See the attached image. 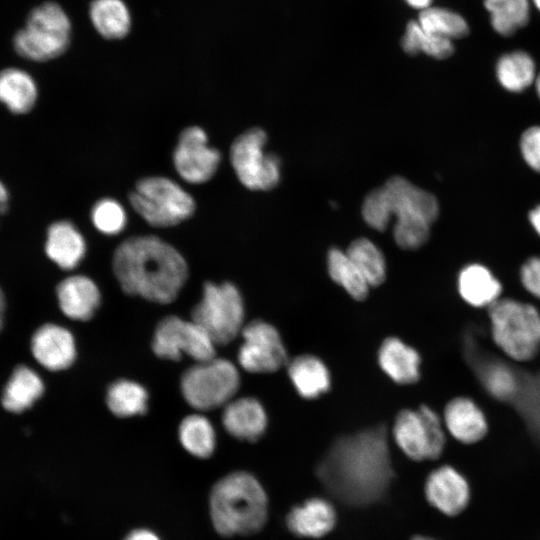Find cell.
<instances>
[{
    "mask_svg": "<svg viewBox=\"0 0 540 540\" xmlns=\"http://www.w3.org/2000/svg\"><path fill=\"white\" fill-rule=\"evenodd\" d=\"M496 77L508 91L521 92L536 79V64L526 51L515 50L503 54L497 61Z\"/></svg>",
    "mask_w": 540,
    "mask_h": 540,
    "instance_id": "obj_28",
    "label": "cell"
},
{
    "mask_svg": "<svg viewBox=\"0 0 540 540\" xmlns=\"http://www.w3.org/2000/svg\"><path fill=\"white\" fill-rule=\"evenodd\" d=\"M493 30L504 37L514 35L530 20V0H484Z\"/></svg>",
    "mask_w": 540,
    "mask_h": 540,
    "instance_id": "obj_30",
    "label": "cell"
},
{
    "mask_svg": "<svg viewBox=\"0 0 540 540\" xmlns=\"http://www.w3.org/2000/svg\"><path fill=\"white\" fill-rule=\"evenodd\" d=\"M135 212L155 227H171L195 212L193 197L174 180L164 176L140 179L129 195Z\"/></svg>",
    "mask_w": 540,
    "mask_h": 540,
    "instance_id": "obj_7",
    "label": "cell"
},
{
    "mask_svg": "<svg viewBox=\"0 0 540 540\" xmlns=\"http://www.w3.org/2000/svg\"><path fill=\"white\" fill-rule=\"evenodd\" d=\"M221 153L209 146L208 136L199 126H189L179 135L173 151V164L177 174L191 184L209 181L218 170Z\"/></svg>",
    "mask_w": 540,
    "mask_h": 540,
    "instance_id": "obj_14",
    "label": "cell"
},
{
    "mask_svg": "<svg viewBox=\"0 0 540 540\" xmlns=\"http://www.w3.org/2000/svg\"><path fill=\"white\" fill-rule=\"evenodd\" d=\"M179 440L185 450L193 456L207 458L215 448L214 428L203 415H189L179 426Z\"/></svg>",
    "mask_w": 540,
    "mask_h": 540,
    "instance_id": "obj_32",
    "label": "cell"
},
{
    "mask_svg": "<svg viewBox=\"0 0 540 540\" xmlns=\"http://www.w3.org/2000/svg\"><path fill=\"white\" fill-rule=\"evenodd\" d=\"M9 194L7 188L0 180V216L4 214L8 208Z\"/></svg>",
    "mask_w": 540,
    "mask_h": 540,
    "instance_id": "obj_42",
    "label": "cell"
},
{
    "mask_svg": "<svg viewBox=\"0 0 540 540\" xmlns=\"http://www.w3.org/2000/svg\"><path fill=\"white\" fill-rule=\"evenodd\" d=\"M377 362L382 372L396 384L411 385L421 378L420 353L396 336L387 337L381 342Z\"/></svg>",
    "mask_w": 540,
    "mask_h": 540,
    "instance_id": "obj_18",
    "label": "cell"
},
{
    "mask_svg": "<svg viewBox=\"0 0 540 540\" xmlns=\"http://www.w3.org/2000/svg\"><path fill=\"white\" fill-rule=\"evenodd\" d=\"M496 347L510 360L528 362L540 351V311L530 302L501 297L487 309Z\"/></svg>",
    "mask_w": 540,
    "mask_h": 540,
    "instance_id": "obj_4",
    "label": "cell"
},
{
    "mask_svg": "<svg viewBox=\"0 0 540 540\" xmlns=\"http://www.w3.org/2000/svg\"><path fill=\"white\" fill-rule=\"evenodd\" d=\"M370 287L381 285L387 276V264L382 251L369 239L354 240L346 250Z\"/></svg>",
    "mask_w": 540,
    "mask_h": 540,
    "instance_id": "obj_33",
    "label": "cell"
},
{
    "mask_svg": "<svg viewBox=\"0 0 540 540\" xmlns=\"http://www.w3.org/2000/svg\"><path fill=\"white\" fill-rule=\"evenodd\" d=\"M536 9L540 12V0H531Z\"/></svg>",
    "mask_w": 540,
    "mask_h": 540,
    "instance_id": "obj_48",
    "label": "cell"
},
{
    "mask_svg": "<svg viewBox=\"0 0 540 540\" xmlns=\"http://www.w3.org/2000/svg\"><path fill=\"white\" fill-rule=\"evenodd\" d=\"M113 270L126 293L161 304L175 300L188 276L180 252L153 235L124 240L115 250Z\"/></svg>",
    "mask_w": 540,
    "mask_h": 540,
    "instance_id": "obj_2",
    "label": "cell"
},
{
    "mask_svg": "<svg viewBox=\"0 0 540 540\" xmlns=\"http://www.w3.org/2000/svg\"><path fill=\"white\" fill-rule=\"evenodd\" d=\"M479 378L484 389L498 400H509L516 396L519 381L515 371L498 360L484 362L479 368Z\"/></svg>",
    "mask_w": 540,
    "mask_h": 540,
    "instance_id": "obj_36",
    "label": "cell"
},
{
    "mask_svg": "<svg viewBox=\"0 0 540 540\" xmlns=\"http://www.w3.org/2000/svg\"><path fill=\"white\" fill-rule=\"evenodd\" d=\"M519 279L524 290L540 300V256H533L522 264Z\"/></svg>",
    "mask_w": 540,
    "mask_h": 540,
    "instance_id": "obj_40",
    "label": "cell"
},
{
    "mask_svg": "<svg viewBox=\"0 0 540 540\" xmlns=\"http://www.w3.org/2000/svg\"><path fill=\"white\" fill-rule=\"evenodd\" d=\"M30 347L34 359L50 371L67 369L76 357L73 335L66 328L52 323L44 324L34 332Z\"/></svg>",
    "mask_w": 540,
    "mask_h": 540,
    "instance_id": "obj_16",
    "label": "cell"
},
{
    "mask_svg": "<svg viewBox=\"0 0 540 540\" xmlns=\"http://www.w3.org/2000/svg\"><path fill=\"white\" fill-rule=\"evenodd\" d=\"M89 15L94 28L106 39H121L130 31V12L122 0H93Z\"/></svg>",
    "mask_w": 540,
    "mask_h": 540,
    "instance_id": "obj_27",
    "label": "cell"
},
{
    "mask_svg": "<svg viewBox=\"0 0 540 540\" xmlns=\"http://www.w3.org/2000/svg\"><path fill=\"white\" fill-rule=\"evenodd\" d=\"M316 476L345 505L362 507L384 499L395 476L386 426L377 424L335 439L318 463Z\"/></svg>",
    "mask_w": 540,
    "mask_h": 540,
    "instance_id": "obj_1",
    "label": "cell"
},
{
    "mask_svg": "<svg viewBox=\"0 0 540 540\" xmlns=\"http://www.w3.org/2000/svg\"><path fill=\"white\" fill-rule=\"evenodd\" d=\"M125 540H160L158 536L147 529H137L128 534Z\"/></svg>",
    "mask_w": 540,
    "mask_h": 540,
    "instance_id": "obj_41",
    "label": "cell"
},
{
    "mask_svg": "<svg viewBox=\"0 0 540 540\" xmlns=\"http://www.w3.org/2000/svg\"><path fill=\"white\" fill-rule=\"evenodd\" d=\"M535 86H536V91H537V94L540 98V71L539 73L537 74L536 76V79H535Z\"/></svg>",
    "mask_w": 540,
    "mask_h": 540,
    "instance_id": "obj_46",
    "label": "cell"
},
{
    "mask_svg": "<svg viewBox=\"0 0 540 540\" xmlns=\"http://www.w3.org/2000/svg\"><path fill=\"white\" fill-rule=\"evenodd\" d=\"M520 150L525 162L540 173V126L530 127L523 132Z\"/></svg>",
    "mask_w": 540,
    "mask_h": 540,
    "instance_id": "obj_39",
    "label": "cell"
},
{
    "mask_svg": "<svg viewBox=\"0 0 540 540\" xmlns=\"http://www.w3.org/2000/svg\"><path fill=\"white\" fill-rule=\"evenodd\" d=\"M417 22L426 32L452 41L469 34L466 19L448 8L430 6L421 10Z\"/></svg>",
    "mask_w": 540,
    "mask_h": 540,
    "instance_id": "obj_34",
    "label": "cell"
},
{
    "mask_svg": "<svg viewBox=\"0 0 540 540\" xmlns=\"http://www.w3.org/2000/svg\"><path fill=\"white\" fill-rule=\"evenodd\" d=\"M70 38L68 15L58 3L48 1L30 11L25 26L13 37V46L20 56L44 62L63 54Z\"/></svg>",
    "mask_w": 540,
    "mask_h": 540,
    "instance_id": "obj_6",
    "label": "cell"
},
{
    "mask_svg": "<svg viewBox=\"0 0 540 540\" xmlns=\"http://www.w3.org/2000/svg\"><path fill=\"white\" fill-rule=\"evenodd\" d=\"M401 46L409 55L425 53L436 59H446L454 52L452 40L426 32L415 20L407 24Z\"/></svg>",
    "mask_w": 540,
    "mask_h": 540,
    "instance_id": "obj_35",
    "label": "cell"
},
{
    "mask_svg": "<svg viewBox=\"0 0 540 540\" xmlns=\"http://www.w3.org/2000/svg\"><path fill=\"white\" fill-rule=\"evenodd\" d=\"M336 520L333 505L316 497L294 506L287 514L285 523L288 530L298 537L320 538L334 529Z\"/></svg>",
    "mask_w": 540,
    "mask_h": 540,
    "instance_id": "obj_20",
    "label": "cell"
},
{
    "mask_svg": "<svg viewBox=\"0 0 540 540\" xmlns=\"http://www.w3.org/2000/svg\"><path fill=\"white\" fill-rule=\"evenodd\" d=\"M286 368L293 388L303 399H318L331 389L330 370L316 355H297L288 361Z\"/></svg>",
    "mask_w": 540,
    "mask_h": 540,
    "instance_id": "obj_22",
    "label": "cell"
},
{
    "mask_svg": "<svg viewBox=\"0 0 540 540\" xmlns=\"http://www.w3.org/2000/svg\"><path fill=\"white\" fill-rule=\"evenodd\" d=\"M209 511L213 527L220 535H251L267 522L268 498L252 474L232 472L213 486Z\"/></svg>",
    "mask_w": 540,
    "mask_h": 540,
    "instance_id": "obj_3",
    "label": "cell"
},
{
    "mask_svg": "<svg viewBox=\"0 0 540 540\" xmlns=\"http://www.w3.org/2000/svg\"><path fill=\"white\" fill-rule=\"evenodd\" d=\"M407 4L415 9L424 10L431 6L433 0H405Z\"/></svg>",
    "mask_w": 540,
    "mask_h": 540,
    "instance_id": "obj_44",
    "label": "cell"
},
{
    "mask_svg": "<svg viewBox=\"0 0 540 540\" xmlns=\"http://www.w3.org/2000/svg\"><path fill=\"white\" fill-rule=\"evenodd\" d=\"M91 220L99 232L105 235H116L125 228L127 215L118 201L104 198L93 206Z\"/></svg>",
    "mask_w": 540,
    "mask_h": 540,
    "instance_id": "obj_37",
    "label": "cell"
},
{
    "mask_svg": "<svg viewBox=\"0 0 540 540\" xmlns=\"http://www.w3.org/2000/svg\"><path fill=\"white\" fill-rule=\"evenodd\" d=\"M154 353L164 359L179 360L183 354L197 362L215 357V344L194 321L175 315L163 318L157 325L152 341Z\"/></svg>",
    "mask_w": 540,
    "mask_h": 540,
    "instance_id": "obj_12",
    "label": "cell"
},
{
    "mask_svg": "<svg viewBox=\"0 0 540 540\" xmlns=\"http://www.w3.org/2000/svg\"><path fill=\"white\" fill-rule=\"evenodd\" d=\"M430 225L423 220L396 221L393 229L394 240L402 249H418L427 242Z\"/></svg>",
    "mask_w": 540,
    "mask_h": 540,
    "instance_id": "obj_38",
    "label": "cell"
},
{
    "mask_svg": "<svg viewBox=\"0 0 540 540\" xmlns=\"http://www.w3.org/2000/svg\"><path fill=\"white\" fill-rule=\"evenodd\" d=\"M267 136L260 128L240 134L230 148V161L239 181L250 190L267 191L280 180L279 158L264 151Z\"/></svg>",
    "mask_w": 540,
    "mask_h": 540,
    "instance_id": "obj_11",
    "label": "cell"
},
{
    "mask_svg": "<svg viewBox=\"0 0 540 540\" xmlns=\"http://www.w3.org/2000/svg\"><path fill=\"white\" fill-rule=\"evenodd\" d=\"M327 271L332 281L352 299L363 301L367 298L371 287L346 251L338 248L328 251Z\"/></svg>",
    "mask_w": 540,
    "mask_h": 540,
    "instance_id": "obj_29",
    "label": "cell"
},
{
    "mask_svg": "<svg viewBox=\"0 0 540 540\" xmlns=\"http://www.w3.org/2000/svg\"><path fill=\"white\" fill-rule=\"evenodd\" d=\"M45 252L58 267L70 270L83 259L86 243L82 234L70 221H56L47 230Z\"/></svg>",
    "mask_w": 540,
    "mask_h": 540,
    "instance_id": "obj_24",
    "label": "cell"
},
{
    "mask_svg": "<svg viewBox=\"0 0 540 540\" xmlns=\"http://www.w3.org/2000/svg\"><path fill=\"white\" fill-rule=\"evenodd\" d=\"M37 85L26 71L9 67L0 71V102L12 113L25 114L35 105Z\"/></svg>",
    "mask_w": 540,
    "mask_h": 540,
    "instance_id": "obj_26",
    "label": "cell"
},
{
    "mask_svg": "<svg viewBox=\"0 0 540 540\" xmlns=\"http://www.w3.org/2000/svg\"><path fill=\"white\" fill-rule=\"evenodd\" d=\"M438 212L434 195L400 176L390 178L382 187L370 192L362 206L365 222L378 231L385 230L393 215L396 221L423 220L432 224Z\"/></svg>",
    "mask_w": 540,
    "mask_h": 540,
    "instance_id": "obj_5",
    "label": "cell"
},
{
    "mask_svg": "<svg viewBox=\"0 0 540 540\" xmlns=\"http://www.w3.org/2000/svg\"><path fill=\"white\" fill-rule=\"evenodd\" d=\"M222 421L225 430L233 437L254 442L265 433L268 416L259 400L242 397L225 405Z\"/></svg>",
    "mask_w": 540,
    "mask_h": 540,
    "instance_id": "obj_19",
    "label": "cell"
},
{
    "mask_svg": "<svg viewBox=\"0 0 540 540\" xmlns=\"http://www.w3.org/2000/svg\"><path fill=\"white\" fill-rule=\"evenodd\" d=\"M106 400L108 408L114 415L130 417L146 412L148 394L140 384L121 379L110 385Z\"/></svg>",
    "mask_w": 540,
    "mask_h": 540,
    "instance_id": "obj_31",
    "label": "cell"
},
{
    "mask_svg": "<svg viewBox=\"0 0 540 540\" xmlns=\"http://www.w3.org/2000/svg\"><path fill=\"white\" fill-rule=\"evenodd\" d=\"M411 540H435L425 536H414Z\"/></svg>",
    "mask_w": 540,
    "mask_h": 540,
    "instance_id": "obj_47",
    "label": "cell"
},
{
    "mask_svg": "<svg viewBox=\"0 0 540 540\" xmlns=\"http://www.w3.org/2000/svg\"><path fill=\"white\" fill-rule=\"evenodd\" d=\"M238 350L240 366L250 373H273L286 366L287 348L277 328L260 319L246 324Z\"/></svg>",
    "mask_w": 540,
    "mask_h": 540,
    "instance_id": "obj_13",
    "label": "cell"
},
{
    "mask_svg": "<svg viewBox=\"0 0 540 540\" xmlns=\"http://www.w3.org/2000/svg\"><path fill=\"white\" fill-rule=\"evenodd\" d=\"M44 389L41 377L33 369L18 365L4 386L1 405L7 412L20 414L42 397Z\"/></svg>",
    "mask_w": 540,
    "mask_h": 540,
    "instance_id": "obj_25",
    "label": "cell"
},
{
    "mask_svg": "<svg viewBox=\"0 0 540 540\" xmlns=\"http://www.w3.org/2000/svg\"><path fill=\"white\" fill-rule=\"evenodd\" d=\"M445 430L458 442L474 444L488 432V421L482 408L470 397L449 400L442 417Z\"/></svg>",
    "mask_w": 540,
    "mask_h": 540,
    "instance_id": "obj_17",
    "label": "cell"
},
{
    "mask_svg": "<svg viewBox=\"0 0 540 540\" xmlns=\"http://www.w3.org/2000/svg\"><path fill=\"white\" fill-rule=\"evenodd\" d=\"M244 316V301L235 285L209 282L192 310L191 320L204 329L215 345H225L241 333Z\"/></svg>",
    "mask_w": 540,
    "mask_h": 540,
    "instance_id": "obj_8",
    "label": "cell"
},
{
    "mask_svg": "<svg viewBox=\"0 0 540 540\" xmlns=\"http://www.w3.org/2000/svg\"><path fill=\"white\" fill-rule=\"evenodd\" d=\"M424 491L430 505L448 516L461 513L470 499L467 480L449 465L440 466L428 475Z\"/></svg>",
    "mask_w": 540,
    "mask_h": 540,
    "instance_id": "obj_15",
    "label": "cell"
},
{
    "mask_svg": "<svg viewBox=\"0 0 540 540\" xmlns=\"http://www.w3.org/2000/svg\"><path fill=\"white\" fill-rule=\"evenodd\" d=\"M529 221L534 230L540 236V205L530 211Z\"/></svg>",
    "mask_w": 540,
    "mask_h": 540,
    "instance_id": "obj_43",
    "label": "cell"
},
{
    "mask_svg": "<svg viewBox=\"0 0 540 540\" xmlns=\"http://www.w3.org/2000/svg\"><path fill=\"white\" fill-rule=\"evenodd\" d=\"M240 386L235 365L221 358L197 362L184 372L181 391L187 403L201 411L229 403Z\"/></svg>",
    "mask_w": 540,
    "mask_h": 540,
    "instance_id": "obj_10",
    "label": "cell"
},
{
    "mask_svg": "<svg viewBox=\"0 0 540 540\" xmlns=\"http://www.w3.org/2000/svg\"><path fill=\"white\" fill-rule=\"evenodd\" d=\"M460 298L473 308L488 309L502 296V284L483 264L471 263L458 273L456 282Z\"/></svg>",
    "mask_w": 540,
    "mask_h": 540,
    "instance_id": "obj_21",
    "label": "cell"
},
{
    "mask_svg": "<svg viewBox=\"0 0 540 540\" xmlns=\"http://www.w3.org/2000/svg\"><path fill=\"white\" fill-rule=\"evenodd\" d=\"M59 307L70 319H90L100 305V292L96 284L83 275H73L62 280L56 288Z\"/></svg>",
    "mask_w": 540,
    "mask_h": 540,
    "instance_id": "obj_23",
    "label": "cell"
},
{
    "mask_svg": "<svg viewBox=\"0 0 540 540\" xmlns=\"http://www.w3.org/2000/svg\"><path fill=\"white\" fill-rule=\"evenodd\" d=\"M5 310H6V300L3 290L0 287V332L3 329L4 326V318H5Z\"/></svg>",
    "mask_w": 540,
    "mask_h": 540,
    "instance_id": "obj_45",
    "label": "cell"
},
{
    "mask_svg": "<svg viewBox=\"0 0 540 540\" xmlns=\"http://www.w3.org/2000/svg\"><path fill=\"white\" fill-rule=\"evenodd\" d=\"M392 436L399 449L417 462L439 458L446 443L442 418L425 404L400 410L393 422Z\"/></svg>",
    "mask_w": 540,
    "mask_h": 540,
    "instance_id": "obj_9",
    "label": "cell"
}]
</instances>
